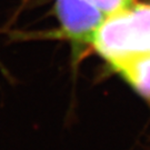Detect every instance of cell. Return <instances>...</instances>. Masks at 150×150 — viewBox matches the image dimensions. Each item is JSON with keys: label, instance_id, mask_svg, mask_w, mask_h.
I'll return each instance as SVG.
<instances>
[{"label": "cell", "instance_id": "obj_2", "mask_svg": "<svg viewBox=\"0 0 150 150\" xmlns=\"http://www.w3.org/2000/svg\"><path fill=\"white\" fill-rule=\"evenodd\" d=\"M56 11L64 37L79 46L91 45L106 19L89 0H56Z\"/></svg>", "mask_w": 150, "mask_h": 150}, {"label": "cell", "instance_id": "obj_3", "mask_svg": "<svg viewBox=\"0 0 150 150\" xmlns=\"http://www.w3.org/2000/svg\"><path fill=\"white\" fill-rule=\"evenodd\" d=\"M111 68L150 102V54L123 60Z\"/></svg>", "mask_w": 150, "mask_h": 150}, {"label": "cell", "instance_id": "obj_1", "mask_svg": "<svg viewBox=\"0 0 150 150\" xmlns=\"http://www.w3.org/2000/svg\"><path fill=\"white\" fill-rule=\"evenodd\" d=\"M91 46L110 67L123 60L150 54V2L107 17Z\"/></svg>", "mask_w": 150, "mask_h": 150}, {"label": "cell", "instance_id": "obj_4", "mask_svg": "<svg viewBox=\"0 0 150 150\" xmlns=\"http://www.w3.org/2000/svg\"><path fill=\"white\" fill-rule=\"evenodd\" d=\"M89 1L97 9L101 11L106 18L126 10L136 4V0H89Z\"/></svg>", "mask_w": 150, "mask_h": 150}]
</instances>
